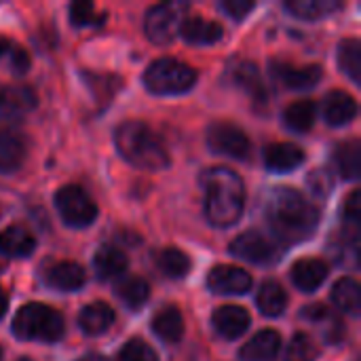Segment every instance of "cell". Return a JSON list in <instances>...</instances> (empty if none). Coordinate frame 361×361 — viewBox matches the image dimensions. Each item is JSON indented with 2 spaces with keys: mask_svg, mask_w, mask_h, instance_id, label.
<instances>
[{
  "mask_svg": "<svg viewBox=\"0 0 361 361\" xmlns=\"http://www.w3.org/2000/svg\"><path fill=\"white\" fill-rule=\"evenodd\" d=\"M319 218V207L294 188H277L267 205L269 226L283 245L307 241L317 231Z\"/></svg>",
  "mask_w": 361,
  "mask_h": 361,
  "instance_id": "cell-1",
  "label": "cell"
},
{
  "mask_svg": "<svg viewBox=\"0 0 361 361\" xmlns=\"http://www.w3.org/2000/svg\"><path fill=\"white\" fill-rule=\"evenodd\" d=\"M205 192V218L216 228H228L239 222L245 209V184L228 167H212L201 176Z\"/></svg>",
  "mask_w": 361,
  "mask_h": 361,
  "instance_id": "cell-2",
  "label": "cell"
},
{
  "mask_svg": "<svg viewBox=\"0 0 361 361\" xmlns=\"http://www.w3.org/2000/svg\"><path fill=\"white\" fill-rule=\"evenodd\" d=\"M114 144L118 154L137 169L161 171L167 169L171 159L163 140L140 121H125L114 131Z\"/></svg>",
  "mask_w": 361,
  "mask_h": 361,
  "instance_id": "cell-3",
  "label": "cell"
},
{
  "mask_svg": "<svg viewBox=\"0 0 361 361\" xmlns=\"http://www.w3.org/2000/svg\"><path fill=\"white\" fill-rule=\"evenodd\" d=\"M63 317L42 302H30L21 307L13 319V332L21 341L57 343L63 336Z\"/></svg>",
  "mask_w": 361,
  "mask_h": 361,
  "instance_id": "cell-4",
  "label": "cell"
},
{
  "mask_svg": "<svg viewBox=\"0 0 361 361\" xmlns=\"http://www.w3.org/2000/svg\"><path fill=\"white\" fill-rule=\"evenodd\" d=\"M197 70L173 57L152 61L144 72V85L154 95H180L195 87Z\"/></svg>",
  "mask_w": 361,
  "mask_h": 361,
  "instance_id": "cell-5",
  "label": "cell"
},
{
  "mask_svg": "<svg viewBox=\"0 0 361 361\" xmlns=\"http://www.w3.org/2000/svg\"><path fill=\"white\" fill-rule=\"evenodd\" d=\"M188 4L184 2H163L152 6L144 19V32L154 44H169L180 36V27L186 19Z\"/></svg>",
  "mask_w": 361,
  "mask_h": 361,
  "instance_id": "cell-6",
  "label": "cell"
},
{
  "mask_svg": "<svg viewBox=\"0 0 361 361\" xmlns=\"http://www.w3.org/2000/svg\"><path fill=\"white\" fill-rule=\"evenodd\" d=\"M55 209L72 228H85L97 218V205L93 203V199L74 184H68L55 192Z\"/></svg>",
  "mask_w": 361,
  "mask_h": 361,
  "instance_id": "cell-7",
  "label": "cell"
},
{
  "mask_svg": "<svg viewBox=\"0 0 361 361\" xmlns=\"http://www.w3.org/2000/svg\"><path fill=\"white\" fill-rule=\"evenodd\" d=\"M207 146L222 157H231L237 161H243L252 152V142L245 135V131L233 123H212L207 129Z\"/></svg>",
  "mask_w": 361,
  "mask_h": 361,
  "instance_id": "cell-8",
  "label": "cell"
},
{
  "mask_svg": "<svg viewBox=\"0 0 361 361\" xmlns=\"http://www.w3.org/2000/svg\"><path fill=\"white\" fill-rule=\"evenodd\" d=\"M228 250L235 258L247 260L252 264H273L279 256L273 241L267 239L258 231H247V233L239 235L237 239L231 241Z\"/></svg>",
  "mask_w": 361,
  "mask_h": 361,
  "instance_id": "cell-9",
  "label": "cell"
},
{
  "mask_svg": "<svg viewBox=\"0 0 361 361\" xmlns=\"http://www.w3.org/2000/svg\"><path fill=\"white\" fill-rule=\"evenodd\" d=\"M207 288L220 296H241L252 290V275L233 264H218L207 275Z\"/></svg>",
  "mask_w": 361,
  "mask_h": 361,
  "instance_id": "cell-10",
  "label": "cell"
},
{
  "mask_svg": "<svg viewBox=\"0 0 361 361\" xmlns=\"http://www.w3.org/2000/svg\"><path fill=\"white\" fill-rule=\"evenodd\" d=\"M36 93L25 85L0 87V121H17L36 108Z\"/></svg>",
  "mask_w": 361,
  "mask_h": 361,
  "instance_id": "cell-11",
  "label": "cell"
},
{
  "mask_svg": "<svg viewBox=\"0 0 361 361\" xmlns=\"http://www.w3.org/2000/svg\"><path fill=\"white\" fill-rule=\"evenodd\" d=\"M271 74L286 85L288 89H296V91H305V89H313L319 85L324 70L319 66H292V63H281V61H273L271 63Z\"/></svg>",
  "mask_w": 361,
  "mask_h": 361,
  "instance_id": "cell-12",
  "label": "cell"
},
{
  "mask_svg": "<svg viewBox=\"0 0 361 361\" xmlns=\"http://www.w3.org/2000/svg\"><path fill=\"white\" fill-rule=\"evenodd\" d=\"M328 264L319 258H300L290 269V279L300 292H317L328 279Z\"/></svg>",
  "mask_w": 361,
  "mask_h": 361,
  "instance_id": "cell-13",
  "label": "cell"
},
{
  "mask_svg": "<svg viewBox=\"0 0 361 361\" xmlns=\"http://www.w3.org/2000/svg\"><path fill=\"white\" fill-rule=\"evenodd\" d=\"M212 324H214V330L226 338V341H237L241 338L247 328H250V313L243 309V307H237V305H226V307H220L214 317H212Z\"/></svg>",
  "mask_w": 361,
  "mask_h": 361,
  "instance_id": "cell-14",
  "label": "cell"
},
{
  "mask_svg": "<svg viewBox=\"0 0 361 361\" xmlns=\"http://www.w3.org/2000/svg\"><path fill=\"white\" fill-rule=\"evenodd\" d=\"M305 163V152L292 142H275L264 148V165L271 171L286 173Z\"/></svg>",
  "mask_w": 361,
  "mask_h": 361,
  "instance_id": "cell-15",
  "label": "cell"
},
{
  "mask_svg": "<svg viewBox=\"0 0 361 361\" xmlns=\"http://www.w3.org/2000/svg\"><path fill=\"white\" fill-rule=\"evenodd\" d=\"M85 281H87L85 269L80 264L68 262V260L49 267L44 273V283L59 292H76L85 286Z\"/></svg>",
  "mask_w": 361,
  "mask_h": 361,
  "instance_id": "cell-16",
  "label": "cell"
},
{
  "mask_svg": "<svg viewBox=\"0 0 361 361\" xmlns=\"http://www.w3.org/2000/svg\"><path fill=\"white\" fill-rule=\"evenodd\" d=\"M281 351V336L275 330H262L254 338H250L241 351L239 357L243 361H275Z\"/></svg>",
  "mask_w": 361,
  "mask_h": 361,
  "instance_id": "cell-17",
  "label": "cell"
},
{
  "mask_svg": "<svg viewBox=\"0 0 361 361\" xmlns=\"http://www.w3.org/2000/svg\"><path fill=\"white\" fill-rule=\"evenodd\" d=\"M357 116V102L345 91H330L324 99V118L332 127L349 125Z\"/></svg>",
  "mask_w": 361,
  "mask_h": 361,
  "instance_id": "cell-18",
  "label": "cell"
},
{
  "mask_svg": "<svg viewBox=\"0 0 361 361\" xmlns=\"http://www.w3.org/2000/svg\"><path fill=\"white\" fill-rule=\"evenodd\" d=\"M180 36L188 44L205 47V44H216L218 40H222L224 30L216 21H207L203 17H186L182 27H180Z\"/></svg>",
  "mask_w": 361,
  "mask_h": 361,
  "instance_id": "cell-19",
  "label": "cell"
},
{
  "mask_svg": "<svg viewBox=\"0 0 361 361\" xmlns=\"http://www.w3.org/2000/svg\"><path fill=\"white\" fill-rule=\"evenodd\" d=\"M129 267V260H127V254L114 245H104L97 250L95 258H93V269H95V275L102 279V281H108V279H118L125 275Z\"/></svg>",
  "mask_w": 361,
  "mask_h": 361,
  "instance_id": "cell-20",
  "label": "cell"
},
{
  "mask_svg": "<svg viewBox=\"0 0 361 361\" xmlns=\"http://www.w3.org/2000/svg\"><path fill=\"white\" fill-rule=\"evenodd\" d=\"M36 250L34 235L23 226H8L0 233V252L8 258H27Z\"/></svg>",
  "mask_w": 361,
  "mask_h": 361,
  "instance_id": "cell-21",
  "label": "cell"
},
{
  "mask_svg": "<svg viewBox=\"0 0 361 361\" xmlns=\"http://www.w3.org/2000/svg\"><path fill=\"white\" fill-rule=\"evenodd\" d=\"M152 332L165 343H178L184 336V317L178 307L167 305L152 317Z\"/></svg>",
  "mask_w": 361,
  "mask_h": 361,
  "instance_id": "cell-22",
  "label": "cell"
},
{
  "mask_svg": "<svg viewBox=\"0 0 361 361\" xmlns=\"http://www.w3.org/2000/svg\"><path fill=\"white\" fill-rule=\"evenodd\" d=\"M114 324V311L106 302H91L78 315V326L85 334L97 336L110 330Z\"/></svg>",
  "mask_w": 361,
  "mask_h": 361,
  "instance_id": "cell-23",
  "label": "cell"
},
{
  "mask_svg": "<svg viewBox=\"0 0 361 361\" xmlns=\"http://www.w3.org/2000/svg\"><path fill=\"white\" fill-rule=\"evenodd\" d=\"M25 159V142L15 131H0V173H13Z\"/></svg>",
  "mask_w": 361,
  "mask_h": 361,
  "instance_id": "cell-24",
  "label": "cell"
},
{
  "mask_svg": "<svg viewBox=\"0 0 361 361\" xmlns=\"http://www.w3.org/2000/svg\"><path fill=\"white\" fill-rule=\"evenodd\" d=\"M317 118V104L313 99H298L290 104L283 112L286 125L296 133H307L313 129Z\"/></svg>",
  "mask_w": 361,
  "mask_h": 361,
  "instance_id": "cell-25",
  "label": "cell"
},
{
  "mask_svg": "<svg viewBox=\"0 0 361 361\" xmlns=\"http://www.w3.org/2000/svg\"><path fill=\"white\" fill-rule=\"evenodd\" d=\"M334 163L338 173L345 180H357L361 169V144L360 140H349L336 146Z\"/></svg>",
  "mask_w": 361,
  "mask_h": 361,
  "instance_id": "cell-26",
  "label": "cell"
},
{
  "mask_svg": "<svg viewBox=\"0 0 361 361\" xmlns=\"http://www.w3.org/2000/svg\"><path fill=\"white\" fill-rule=\"evenodd\" d=\"M286 8L300 19L315 21V19H322L341 11L343 2L341 0H288Z\"/></svg>",
  "mask_w": 361,
  "mask_h": 361,
  "instance_id": "cell-27",
  "label": "cell"
},
{
  "mask_svg": "<svg viewBox=\"0 0 361 361\" xmlns=\"http://www.w3.org/2000/svg\"><path fill=\"white\" fill-rule=\"evenodd\" d=\"M256 302H258V309L262 315L267 317H277L286 311L288 307V294L286 290L277 283V281H264L258 290V296H256Z\"/></svg>",
  "mask_w": 361,
  "mask_h": 361,
  "instance_id": "cell-28",
  "label": "cell"
},
{
  "mask_svg": "<svg viewBox=\"0 0 361 361\" xmlns=\"http://www.w3.org/2000/svg\"><path fill=\"white\" fill-rule=\"evenodd\" d=\"M332 302L349 313V315H360L361 309V290L360 283L353 277H343L334 283L332 288Z\"/></svg>",
  "mask_w": 361,
  "mask_h": 361,
  "instance_id": "cell-29",
  "label": "cell"
},
{
  "mask_svg": "<svg viewBox=\"0 0 361 361\" xmlns=\"http://www.w3.org/2000/svg\"><path fill=\"white\" fill-rule=\"evenodd\" d=\"M159 271L169 279H182L190 271V258L178 247H165L157 254Z\"/></svg>",
  "mask_w": 361,
  "mask_h": 361,
  "instance_id": "cell-30",
  "label": "cell"
},
{
  "mask_svg": "<svg viewBox=\"0 0 361 361\" xmlns=\"http://www.w3.org/2000/svg\"><path fill=\"white\" fill-rule=\"evenodd\" d=\"M338 66L355 82H361V42L357 38H345L338 44Z\"/></svg>",
  "mask_w": 361,
  "mask_h": 361,
  "instance_id": "cell-31",
  "label": "cell"
},
{
  "mask_svg": "<svg viewBox=\"0 0 361 361\" xmlns=\"http://www.w3.org/2000/svg\"><path fill=\"white\" fill-rule=\"evenodd\" d=\"M233 80L235 85H239L241 89H245L252 97L264 102L267 99V91H264V85H262V76H260V70L256 63L252 61H241L235 72H233Z\"/></svg>",
  "mask_w": 361,
  "mask_h": 361,
  "instance_id": "cell-32",
  "label": "cell"
},
{
  "mask_svg": "<svg viewBox=\"0 0 361 361\" xmlns=\"http://www.w3.org/2000/svg\"><path fill=\"white\" fill-rule=\"evenodd\" d=\"M0 66L13 74H25L30 68V55L15 40L0 38Z\"/></svg>",
  "mask_w": 361,
  "mask_h": 361,
  "instance_id": "cell-33",
  "label": "cell"
},
{
  "mask_svg": "<svg viewBox=\"0 0 361 361\" xmlns=\"http://www.w3.org/2000/svg\"><path fill=\"white\" fill-rule=\"evenodd\" d=\"M116 296L129 309H140L150 298V286L142 277H127L116 286Z\"/></svg>",
  "mask_w": 361,
  "mask_h": 361,
  "instance_id": "cell-34",
  "label": "cell"
},
{
  "mask_svg": "<svg viewBox=\"0 0 361 361\" xmlns=\"http://www.w3.org/2000/svg\"><path fill=\"white\" fill-rule=\"evenodd\" d=\"M317 355H319V351H317V345H315V341H313L309 334H305V332H298V334H294V336H292V341H290V345H288V349H286V355H283V360L286 361H315L317 360Z\"/></svg>",
  "mask_w": 361,
  "mask_h": 361,
  "instance_id": "cell-35",
  "label": "cell"
},
{
  "mask_svg": "<svg viewBox=\"0 0 361 361\" xmlns=\"http://www.w3.org/2000/svg\"><path fill=\"white\" fill-rule=\"evenodd\" d=\"M106 19L104 13H97L95 4L93 2H87V0H80V2H74L70 6V21L72 25L76 27H87V25H97Z\"/></svg>",
  "mask_w": 361,
  "mask_h": 361,
  "instance_id": "cell-36",
  "label": "cell"
},
{
  "mask_svg": "<svg viewBox=\"0 0 361 361\" xmlns=\"http://www.w3.org/2000/svg\"><path fill=\"white\" fill-rule=\"evenodd\" d=\"M118 361H159V357H157L154 349L148 343H144L140 338H133L121 349Z\"/></svg>",
  "mask_w": 361,
  "mask_h": 361,
  "instance_id": "cell-37",
  "label": "cell"
},
{
  "mask_svg": "<svg viewBox=\"0 0 361 361\" xmlns=\"http://www.w3.org/2000/svg\"><path fill=\"white\" fill-rule=\"evenodd\" d=\"M307 184H309V188H311L317 197L326 199V197L332 192V188H334V176H332V171H330L328 167H317V169H313V171L309 173Z\"/></svg>",
  "mask_w": 361,
  "mask_h": 361,
  "instance_id": "cell-38",
  "label": "cell"
},
{
  "mask_svg": "<svg viewBox=\"0 0 361 361\" xmlns=\"http://www.w3.org/2000/svg\"><path fill=\"white\" fill-rule=\"evenodd\" d=\"M220 8L228 17H233L235 21H241V19L247 17V13H252L256 8V2L254 0H222Z\"/></svg>",
  "mask_w": 361,
  "mask_h": 361,
  "instance_id": "cell-39",
  "label": "cell"
},
{
  "mask_svg": "<svg viewBox=\"0 0 361 361\" xmlns=\"http://www.w3.org/2000/svg\"><path fill=\"white\" fill-rule=\"evenodd\" d=\"M345 222L351 226V228H360V220H361V203H360V190H353L345 203Z\"/></svg>",
  "mask_w": 361,
  "mask_h": 361,
  "instance_id": "cell-40",
  "label": "cell"
},
{
  "mask_svg": "<svg viewBox=\"0 0 361 361\" xmlns=\"http://www.w3.org/2000/svg\"><path fill=\"white\" fill-rule=\"evenodd\" d=\"M6 309H8V298H6V294H4V290L0 288V319L4 317V313H6Z\"/></svg>",
  "mask_w": 361,
  "mask_h": 361,
  "instance_id": "cell-41",
  "label": "cell"
},
{
  "mask_svg": "<svg viewBox=\"0 0 361 361\" xmlns=\"http://www.w3.org/2000/svg\"><path fill=\"white\" fill-rule=\"evenodd\" d=\"M0 360H2V349H0Z\"/></svg>",
  "mask_w": 361,
  "mask_h": 361,
  "instance_id": "cell-42",
  "label": "cell"
}]
</instances>
